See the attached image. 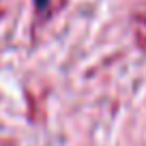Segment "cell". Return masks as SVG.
I'll return each mask as SVG.
<instances>
[{
	"label": "cell",
	"mask_w": 146,
	"mask_h": 146,
	"mask_svg": "<svg viewBox=\"0 0 146 146\" xmlns=\"http://www.w3.org/2000/svg\"><path fill=\"white\" fill-rule=\"evenodd\" d=\"M35 2H36V7H39V9H45L50 0H35Z\"/></svg>",
	"instance_id": "obj_1"
}]
</instances>
